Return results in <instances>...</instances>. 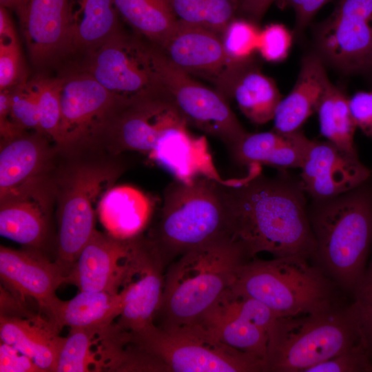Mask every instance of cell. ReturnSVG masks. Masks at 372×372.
I'll list each match as a JSON object with an SVG mask.
<instances>
[{"instance_id":"obj_2","label":"cell","mask_w":372,"mask_h":372,"mask_svg":"<svg viewBox=\"0 0 372 372\" xmlns=\"http://www.w3.org/2000/svg\"><path fill=\"white\" fill-rule=\"evenodd\" d=\"M249 259L235 238L212 241L180 256L165 273L154 324L163 329L199 324L231 287L238 268Z\"/></svg>"},{"instance_id":"obj_37","label":"cell","mask_w":372,"mask_h":372,"mask_svg":"<svg viewBox=\"0 0 372 372\" xmlns=\"http://www.w3.org/2000/svg\"><path fill=\"white\" fill-rule=\"evenodd\" d=\"M362 342L372 361V256L364 277L353 293Z\"/></svg>"},{"instance_id":"obj_35","label":"cell","mask_w":372,"mask_h":372,"mask_svg":"<svg viewBox=\"0 0 372 372\" xmlns=\"http://www.w3.org/2000/svg\"><path fill=\"white\" fill-rule=\"evenodd\" d=\"M260 30L255 22L244 18H235L220 34L224 51L229 60L235 65L251 61L258 51Z\"/></svg>"},{"instance_id":"obj_18","label":"cell","mask_w":372,"mask_h":372,"mask_svg":"<svg viewBox=\"0 0 372 372\" xmlns=\"http://www.w3.org/2000/svg\"><path fill=\"white\" fill-rule=\"evenodd\" d=\"M160 48L174 65L212 82L216 90L232 69L240 65L229 60L218 34L180 22Z\"/></svg>"},{"instance_id":"obj_10","label":"cell","mask_w":372,"mask_h":372,"mask_svg":"<svg viewBox=\"0 0 372 372\" xmlns=\"http://www.w3.org/2000/svg\"><path fill=\"white\" fill-rule=\"evenodd\" d=\"M154 56L163 84L188 125L220 139L228 149L247 134L220 92L174 65L155 45Z\"/></svg>"},{"instance_id":"obj_9","label":"cell","mask_w":372,"mask_h":372,"mask_svg":"<svg viewBox=\"0 0 372 372\" xmlns=\"http://www.w3.org/2000/svg\"><path fill=\"white\" fill-rule=\"evenodd\" d=\"M123 167L79 163L69 168L59 181L57 259L66 276L87 243L94 228V203L107 183Z\"/></svg>"},{"instance_id":"obj_20","label":"cell","mask_w":372,"mask_h":372,"mask_svg":"<svg viewBox=\"0 0 372 372\" xmlns=\"http://www.w3.org/2000/svg\"><path fill=\"white\" fill-rule=\"evenodd\" d=\"M187 126L183 122L167 130L149 157L172 174L174 179L184 183L201 177L225 181L214 165L206 138L192 134Z\"/></svg>"},{"instance_id":"obj_33","label":"cell","mask_w":372,"mask_h":372,"mask_svg":"<svg viewBox=\"0 0 372 372\" xmlns=\"http://www.w3.org/2000/svg\"><path fill=\"white\" fill-rule=\"evenodd\" d=\"M99 329L70 328L59 352L54 372L98 371L94 344Z\"/></svg>"},{"instance_id":"obj_4","label":"cell","mask_w":372,"mask_h":372,"mask_svg":"<svg viewBox=\"0 0 372 372\" xmlns=\"http://www.w3.org/2000/svg\"><path fill=\"white\" fill-rule=\"evenodd\" d=\"M227 183L207 177L189 183L174 179L165 187L158 222L149 238L165 265L200 245L235 238Z\"/></svg>"},{"instance_id":"obj_45","label":"cell","mask_w":372,"mask_h":372,"mask_svg":"<svg viewBox=\"0 0 372 372\" xmlns=\"http://www.w3.org/2000/svg\"><path fill=\"white\" fill-rule=\"evenodd\" d=\"M277 0H251L240 13L255 23L260 21L269 6Z\"/></svg>"},{"instance_id":"obj_43","label":"cell","mask_w":372,"mask_h":372,"mask_svg":"<svg viewBox=\"0 0 372 372\" xmlns=\"http://www.w3.org/2000/svg\"><path fill=\"white\" fill-rule=\"evenodd\" d=\"M1 372H42L34 361L12 346L1 341Z\"/></svg>"},{"instance_id":"obj_12","label":"cell","mask_w":372,"mask_h":372,"mask_svg":"<svg viewBox=\"0 0 372 372\" xmlns=\"http://www.w3.org/2000/svg\"><path fill=\"white\" fill-rule=\"evenodd\" d=\"M165 265L148 238H132L128 267L118 291L121 311L116 324L137 332L154 324L163 293Z\"/></svg>"},{"instance_id":"obj_14","label":"cell","mask_w":372,"mask_h":372,"mask_svg":"<svg viewBox=\"0 0 372 372\" xmlns=\"http://www.w3.org/2000/svg\"><path fill=\"white\" fill-rule=\"evenodd\" d=\"M300 169L303 189L311 200L344 194L364 184L371 176L357 152L347 151L329 141H311Z\"/></svg>"},{"instance_id":"obj_7","label":"cell","mask_w":372,"mask_h":372,"mask_svg":"<svg viewBox=\"0 0 372 372\" xmlns=\"http://www.w3.org/2000/svg\"><path fill=\"white\" fill-rule=\"evenodd\" d=\"M129 340L173 372H267L265 362L234 349L200 324L171 329L154 324Z\"/></svg>"},{"instance_id":"obj_36","label":"cell","mask_w":372,"mask_h":372,"mask_svg":"<svg viewBox=\"0 0 372 372\" xmlns=\"http://www.w3.org/2000/svg\"><path fill=\"white\" fill-rule=\"evenodd\" d=\"M10 118L20 130L33 129L39 132L38 93L34 78L10 88Z\"/></svg>"},{"instance_id":"obj_27","label":"cell","mask_w":372,"mask_h":372,"mask_svg":"<svg viewBox=\"0 0 372 372\" xmlns=\"http://www.w3.org/2000/svg\"><path fill=\"white\" fill-rule=\"evenodd\" d=\"M153 203L138 189L121 185L107 190L99 202L101 222L111 236L120 239L138 236L152 215Z\"/></svg>"},{"instance_id":"obj_29","label":"cell","mask_w":372,"mask_h":372,"mask_svg":"<svg viewBox=\"0 0 372 372\" xmlns=\"http://www.w3.org/2000/svg\"><path fill=\"white\" fill-rule=\"evenodd\" d=\"M199 324L228 346L265 362L267 331L234 311L220 298Z\"/></svg>"},{"instance_id":"obj_34","label":"cell","mask_w":372,"mask_h":372,"mask_svg":"<svg viewBox=\"0 0 372 372\" xmlns=\"http://www.w3.org/2000/svg\"><path fill=\"white\" fill-rule=\"evenodd\" d=\"M34 79L38 93L39 132L50 136L59 145L62 77L40 74Z\"/></svg>"},{"instance_id":"obj_13","label":"cell","mask_w":372,"mask_h":372,"mask_svg":"<svg viewBox=\"0 0 372 372\" xmlns=\"http://www.w3.org/2000/svg\"><path fill=\"white\" fill-rule=\"evenodd\" d=\"M183 122L186 121L165 90L123 102L102 136L108 138L116 152L148 155L167 130Z\"/></svg>"},{"instance_id":"obj_42","label":"cell","mask_w":372,"mask_h":372,"mask_svg":"<svg viewBox=\"0 0 372 372\" xmlns=\"http://www.w3.org/2000/svg\"><path fill=\"white\" fill-rule=\"evenodd\" d=\"M349 105L357 127L372 138V91L355 93L349 98Z\"/></svg>"},{"instance_id":"obj_47","label":"cell","mask_w":372,"mask_h":372,"mask_svg":"<svg viewBox=\"0 0 372 372\" xmlns=\"http://www.w3.org/2000/svg\"><path fill=\"white\" fill-rule=\"evenodd\" d=\"M251 0H234L236 8L237 14H240Z\"/></svg>"},{"instance_id":"obj_22","label":"cell","mask_w":372,"mask_h":372,"mask_svg":"<svg viewBox=\"0 0 372 372\" xmlns=\"http://www.w3.org/2000/svg\"><path fill=\"white\" fill-rule=\"evenodd\" d=\"M120 19L114 0H70L63 59L76 60L119 32Z\"/></svg>"},{"instance_id":"obj_8","label":"cell","mask_w":372,"mask_h":372,"mask_svg":"<svg viewBox=\"0 0 372 372\" xmlns=\"http://www.w3.org/2000/svg\"><path fill=\"white\" fill-rule=\"evenodd\" d=\"M123 30L90 50L71 65L93 76L122 101L165 91L154 45Z\"/></svg>"},{"instance_id":"obj_23","label":"cell","mask_w":372,"mask_h":372,"mask_svg":"<svg viewBox=\"0 0 372 372\" xmlns=\"http://www.w3.org/2000/svg\"><path fill=\"white\" fill-rule=\"evenodd\" d=\"M45 316H0L1 341L31 358L42 372H54L64 338Z\"/></svg>"},{"instance_id":"obj_40","label":"cell","mask_w":372,"mask_h":372,"mask_svg":"<svg viewBox=\"0 0 372 372\" xmlns=\"http://www.w3.org/2000/svg\"><path fill=\"white\" fill-rule=\"evenodd\" d=\"M306 372H372V361L364 344L360 343Z\"/></svg>"},{"instance_id":"obj_41","label":"cell","mask_w":372,"mask_h":372,"mask_svg":"<svg viewBox=\"0 0 372 372\" xmlns=\"http://www.w3.org/2000/svg\"><path fill=\"white\" fill-rule=\"evenodd\" d=\"M291 42L292 35L284 25L271 23L260 30L258 51L266 61L278 62L287 56Z\"/></svg>"},{"instance_id":"obj_24","label":"cell","mask_w":372,"mask_h":372,"mask_svg":"<svg viewBox=\"0 0 372 372\" xmlns=\"http://www.w3.org/2000/svg\"><path fill=\"white\" fill-rule=\"evenodd\" d=\"M45 136L37 131L31 134L23 132L12 138L1 139L0 196L44 177L51 157Z\"/></svg>"},{"instance_id":"obj_46","label":"cell","mask_w":372,"mask_h":372,"mask_svg":"<svg viewBox=\"0 0 372 372\" xmlns=\"http://www.w3.org/2000/svg\"><path fill=\"white\" fill-rule=\"evenodd\" d=\"M21 1L22 0H0V6L15 11Z\"/></svg>"},{"instance_id":"obj_6","label":"cell","mask_w":372,"mask_h":372,"mask_svg":"<svg viewBox=\"0 0 372 372\" xmlns=\"http://www.w3.org/2000/svg\"><path fill=\"white\" fill-rule=\"evenodd\" d=\"M360 343L352 303L316 313L278 317L268 331L267 372H306Z\"/></svg>"},{"instance_id":"obj_26","label":"cell","mask_w":372,"mask_h":372,"mask_svg":"<svg viewBox=\"0 0 372 372\" xmlns=\"http://www.w3.org/2000/svg\"><path fill=\"white\" fill-rule=\"evenodd\" d=\"M331 83L321 60L313 55L302 61L297 81L290 93L279 103L273 116V130L291 133L299 130L315 112Z\"/></svg>"},{"instance_id":"obj_39","label":"cell","mask_w":372,"mask_h":372,"mask_svg":"<svg viewBox=\"0 0 372 372\" xmlns=\"http://www.w3.org/2000/svg\"><path fill=\"white\" fill-rule=\"evenodd\" d=\"M27 80L17 35L0 37V90Z\"/></svg>"},{"instance_id":"obj_30","label":"cell","mask_w":372,"mask_h":372,"mask_svg":"<svg viewBox=\"0 0 372 372\" xmlns=\"http://www.w3.org/2000/svg\"><path fill=\"white\" fill-rule=\"evenodd\" d=\"M118 13L140 37L162 48L178 25L169 0H114Z\"/></svg>"},{"instance_id":"obj_48","label":"cell","mask_w":372,"mask_h":372,"mask_svg":"<svg viewBox=\"0 0 372 372\" xmlns=\"http://www.w3.org/2000/svg\"><path fill=\"white\" fill-rule=\"evenodd\" d=\"M370 67L372 68V59H371V65H370Z\"/></svg>"},{"instance_id":"obj_31","label":"cell","mask_w":372,"mask_h":372,"mask_svg":"<svg viewBox=\"0 0 372 372\" xmlns=\"http://www.w3.org/2000/svg\"><path fill=\"white\" fill-rule=\"evenodd\" d=\"M321 134L327 141L351 152H357L354 134L357 126L351 114L349 98L332 83L316 109Z\"/></svg>"},{"instance_id":"obj_44","label":"cell","mask_w":372,"mask_h":372,"mask_svg":"<svg viewBox=\"0 0 372 372\" xmlns=\"http://www.w3.org/2000/svg\"><path fill=\"white\" fill-rule=\"evenodd\" d=\"M329 0H306L304 3L295 11L296 25L298 30L303 29L311 20L316 12Z\"/></svg>"},{"instance_id":"obj_21","label":"cell","mask_w":372,"mask_h":372,"mask_svg":"<svg viewBox=\"0 0 372 372\" xmlns=\"http://www.w3.org/2000/svg\"><path fill=\"white\" fill-rule=\"evenodd\" d=\"M311 140L300 130L249 133L229 149L234 162L249 169L260 165L278 170L300 168Z\"/></svg>"},{"instance_id":"obj_1","label":"cell","mask_w":372,"mask_h":372,"mask_svg":"<svg viewBox=\"0 0 372 372\" xmlns=\"http://www.w3.org/2000/svg\"><path fill=\"white\" fill-rule=\"evenodd\" d=\"M249 169L245 177L227 183L234 237L251 258L264 251L276 258H312L316 243L300 178L287 170L269 177L260 172V167Z\"/></svg>"},{"instance_id":"obj_38","label":"cell","mask_w":372,"mask_h":372,"mask_svg":"<svg viewBox=\"0 0 372 372\" xmlns=\"http://www.w3.org/2000/svg\"><path fill=\"white\" fill-rule=\"evenodd\" d=\"M220 299L234 311L267 331L278 318L260 301L233 291L230 287Z\"/></svg>"},{"instance_id":"obj_32","label":"cell","mask_w":372,"mask_h":372,"mask_svg":"<svg viewBox=\"0 0 372 372\" xmlns=\"http://www.w3.org/2000/svg\"><path fill=\"white\" fill-rule=\"evenodd\" d=\"M178 22L200 26L219 35L236 17L234 0H169Z\"/></svg>"},{"instance_id":"obj_19","label":"cell","mask_w":372,"mask_h":372,"mask_svg":"<svg viewBox=\"0 0 372 372\" xmlns=\"http://www.w3.org/2000/svg\"><path fill=\"white\" fill-rule=\"evenodd\" d=\"M0 277L7 289L24 302L26 298L34 299L43 313L58 298L55 292L64 283L65 273L56 262L34 250L1 245Z\"/></svg>"},{"instance_id":"obj_11","label":"cell","mask_w":372,"mask_h":372,"mask_svg":"<svg viewBox=\"0 0 372 372\" xmlns=\"http://www.w3.org/2000/svg\"><path fill=\"white\" fill-rule=\"evenodd\" d=\"M59 146L79 145L102 136L110 121L124 102L93 76L74 67L61 74Z\"/></svg>"},{"instance_id":"obj_25","label":"cell","mask_w":372,"mask_h":372,"mask_svg":"<svg viewBox=\"0 0 372 372\" xmlns=\"http://www.w3.org/2000/svg\"><path fill=\"white\" fill-rule=\"evenodd\" d=\"M218 91L227 99H234L242 113L258 125L273 120L282 99L274 81L253 66L251 61L234 68Z\"/></svg>"},{"instance_id":"obj_28","label":"cell","mask_w":372,"mask_h":372,"mask_svg":"<svg viewBox=\"0 0 372 372\" xmlns=\"http://www.w3.org/2000/svg\"><path fill=\"white\" fill-rule=\"evenodd\" d=\"M121 311L118 293L80 291L69 300L57 298L43 314L61 331L63 327L104 328L114 322Z\"/></svg>"},{"instance_id":"obj_5","label":"cell","mask_w":372,"mask_h":372,"mask_svg":"<svg viewBox=\"0 0 372 372\" xmlns=\"http://www.w3.org/2000/svg\"><path fill=\"white\" fill-rule=\"evenodd\" d=\"M309 259L302 255L268 260L253 258L238 268L230 288L260 301L278 318L316 313L340 305L338 285Z\"/></svg>"},{"instance_id":"obj_17","label":"cell","mask_w":372,"mask_h":372,"mask_svg":"<svg viewBox=\"0 0 372 372\" xmlns=\"http://www.w3.org/2000/svg\"><path fill=\"white\" fill-rule=\"evenodd\" d=\"M50 189L44 177L0 196V234L32 248L45 242L49 230Z\"/></svg>"},{"instance_id":"obj_15","label":"cell","mask_w":372,"mask_h":372,"mask_svg":"<svg viewBox=\"0 0 372 372\" xmlns=\"http://www.w3.org/2000/svg\"><path fill=\"white\" fill-rule=\"evenodd\" d=\"M132 240L95 230L64 283L74 285L79 291L118 293L128 267Z\"/></svg>"},{"instance_id":"obj_16","label":"cell","mask_w":372,"mask_h":372,"mask_svg":"<svg viewBox=\"0 0 372 372\" xmlns=\"http://www.w3.org/2000/svg\"><path fill=\"white\" fill-rule=\"evenodd\" d=\"M70 0H22L15 10L33 65L43 68L64 58Z\"/></svg>"},{"instance_id":"obj_3","label":"cell","mask_w":372,"mask_h":372,"mask_svg":"<svg viewBox=\"0 0 372 372\" xmlns=\"http://www.w3.org/2000/svg\"><path fill=\"white\" fill-rule=\"evenodd\" d=\"M308 218L314 259L340 287L354 293L372 248V189L366 184L338 196L312 200Z\"/></svg>"}]
</instances>
